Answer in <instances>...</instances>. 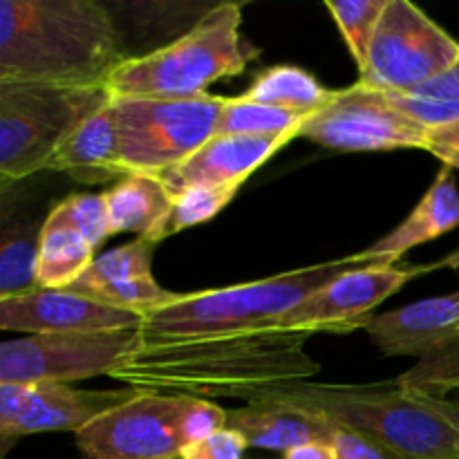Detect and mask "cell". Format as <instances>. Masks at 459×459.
<instances>
[{
    "mask_svg": "<svg viewBox=\"0 0 459 459\" xmlns=\"http://www.w3.org/2000/svg\"><path fill=\"white\" fill-rule=\"evenodd\" d=\"M309 332L260 327L231 334L142 343L112 375L128 388L195 399H245L264 388L307 381L321 363L305 350Z\"/></svg>",
    "mask_w": 459,
    "mask_h": 459,
    "instance_id": "obj_1",
    "label": "cell"
},
{
    "mask_svg": "<svg viewBox=\"0 0 459 459\" xmlns=\"http://www.w3.org/2000/svg\"><path fill=\"white\" fill-rule=\"evenodd\" d=\"M126 58L115 21L94 0L0 3V83L108 88Z\"/></svg>",
    "mask_w": 459,
    "mask_h": 459,
    "instance_id": "obj_2",
    "label": "cell"
},
{
    "mask_svg": "<svg viewBox=\"0 0 459 459\" xmlns=\"http://www.w3.org/2000/svg\"><path fill=\"white\" fill-rule=\"evenodd\" d=\"M251 402L285 403L325 417L372 439L394 459H459L457 426L399 379L370 385L296 381L260 390Z\"/></svg>",
    "mask_w": 459,
    "mask_h": 459,
    "instance_id": "obj_3",
    "label": "cell"
},
{
    "mask_svg": "<svg viewBox=\"0 0 459 459\" xmlns=\"http://www.w3.org/2000/svg\"><path fill=\"white\" fill-rule=\"evenodd\" d=\"M242 7L222 3L202 13L178 40L142 56H128L108 81L115 99H197L211 83L242 74L258 49L240 34Z\"/></svg>",
    "mask_w": 459,
    "mask_h": 459,
    "instance_id": "obj_4",
    "label": "cell"
},
{
    "mask_svg": "<svg viewBox=\"0 0 459 459\" xmlns=\"http://www.w3.org/2000/svg\"><path fill=\"white\" fill-rule=\"evenodd\" d=\"M352 267H357L352 258L332 260L264 281L179 296L175 303L142 318V341L160 343L276 327L296 305Z\"/></svg>",
    "mask_w": 459,
    "mask_h": 459,
    "instance_id": "obj_5",
    "label": "cell"
},
{
    "mask_svg": "<svg viewBox=\"0 0 459 459\" xmlns=\"http://www.w3.org/2000/svg\"><path fill=\"white\" fill-rule=\"evenodd\" d=\"M110 101L108 88L0 83V179L4 186L48 170L76 130Z\"/></svg>",
    "mask_w": 459,
    "mask_h": 459,
    "instance_id": "obj_6",
    "label": "cell"
},
{
    "mask_svg": "<svg viewBox=\"0 0 459 459\" xmlns=\"http://www.w3.org/2000/svg\"><path fill=\"white\" fill-rule=\"evenodd\" d=\"M227 97L115 99L119 164L126 175H155L173 169L215 137Z\"/></svg>",
    "mask_w": 459,
    "mask_h": 459,
    "instance_id": "obj_7",
    "label": "cell"
},
{
    "mask_svg": "<svg viewBox=\"0 0 459 459\" xmlns=\"http://www.w3.org/2000/svg\"><path fill=\"white\" fill-rule=\"evenodd\" d=\"M459 61V43L411 0H388L359 83L411 94Z\"/></svg>",
    "mask_w": 459,
    "mask_h": 459,
    "instance_id": "obj_8",
    "label": "cell"
},
{
    "mask_svg": "<svg viewBox=\"0 0 459 459\" xmlns=\"http://www.w3.org/2000/svg\"><path fill=\"white\" fill-rule=\"evenodd\" d=\"M139 327L36 334L0 345V384H74L112 377L139 348Z\"/></svg>",
    "mask_w": 459,
    "mask_h": 459,
    "instance_id": "obj_9",
    "label": "cell"
},
{
    "mask_svg": "<svg viewBox=\"0 0 459 459\" xmlns=\"http://www.w3.org/2000/svg\"><path fill=\"white\" fill-rule=\"evenodd\" d=\"M430 128L403 115L385 92L354 83L336 90L334 99L309 117L299 137L312 139L332 151H399L424 148Z\"/></svg>",
    "mask_w": 459,
    "mask_h": 459,
    "instance_id": "obj_10",
    "label": "cell"
},
{
    "mask_svg": "<svg viewBox=\"0 0 459 459\" xmlns=\"http://www.w3.org/2000/svg\"><path fill=\"white\" fill-rule=\"evenodd\" d=\"M188 397L139 390L134 399L76 433L83 459H179L186 439L182 415Z\"/></svg>",
    "mask_w": 459,
    "mask_h": 459,
    "instance_id": "obj_11",
    "label": "cell"
},
{
    "mask_svg": "<svg viewBox=\"0 0 459 459\" xmlns=\"http://www.w3.org/2000/svg\"><path fill=\"white\" fill-rule=\"evenodd\" d=\"M139 394L137 388L90 393L70 384H0L3 446L27 435L81 433Z\"/></svg>",
    "mask_w": 459,
    "mask_h": 459,
    "instance_id": "obj_12",
    "label": "cell"
},
{
    "mask_svg": "<svg viewBox=\"0 0 459 459\" xmlns=\"http://www.w3.org/2000/svg\"><path fill=\"white\" fill-rule=\"evenodd\" d=\"M426 269H402L397 264H363L352 267L327 282L323 290L287 312L276 327L300 332H352L366 327L370 312L397 294L406 282Z\"/></svg>",
    "mask_w": 459,
    "mask_h": 459,
    "instance_id": "obj_13",
    "label": "cell"
},
{
    "mask_svg": "<svg viewBox=\"0 0 459 459\" xmlns=\"http://www.w3.org/2000/svg\"><path fill=\"white\" fill-rule=\"evenodd\" d=\"M142 316L108 307L67 290H36L0 299V327L22 334H76V332L130 330Z\"/></svg>",
    "mask_w": 459,
    "mask_h": 459,
    "instance_id": "obj_14",
    "label": "cell"
},
{
    "mask_svg": "<svg viewBox=\"0 0 459 459\" xmlns=\"http://www.w3.org/2000/svg\"><path fill=\"white\" fill-rule=\"evenodd\" d=\"M363 330L388 357H439L459 348V291L370 316Z\"/></svg>",
    "mask_w": 459,
    "mask_h": 459,
    "instance_id": "obj_15",
    "label": "cell"
},
{
    "mask_svg": "<svg viewBox=\"0 0 459 459\" xmlns=\"http://www.w3.org/2000/svg\"><path fill=\"white\" fill-rule=\"evenodd\" d=\"M294 137L215 134L191 157L155 175L173 197L195 186H242L251 173Z\"/></svg>",
    "mask_w": 459,
    "mask_h": 459,
    "instance_id": "obj_16",
    "label": "cell"
},
{
    "mask_svg": "<svg viewBox=\"0 0 459 459\" xmlns=\"http://www.w3.org/2000/svg\"><path fill=\"white\" fill-rule=\"evenodd\" d=\"M459 227V188L453 169L444 166L433 186L426 191L420 204L394 231L377 240L368 249L350 255L357 267L363 264H394L406 251L437 240L444 233Z\"/></svg>",
    "mask_w": 459,
    "mask_h": 459,
    "instance_id": "obj_17",
    "label": "cell"
},
{
    "mask_svg": "<svg viewBox=\"0 0 459 459\" xmlns=\"http://www.w3.org/2000/svg\"><path fill=\"white\" fill-rule=\"evenodd\" d=\"M227 429L238 430L249 446L285 455L305 444L330 442L334 424L325 417L285 403L251 402L236 411H227Z\"/></svg>",
    "mask_w": 459,
    "mask_h": 459,
    "instance_id": "obj_18",
    "label": "cell"
},
{
    "mask_svg": "<svg viewBox=\"0 0 459 459\" xmlns=\"http://www.w3.org/2000/svg\"><path fill=\"white\" fill-rule=\"evenodd\" d=\"M48 170L72 175L81 184H101L110 178H128L119 164V137L112 101L76 130L74 137L49 161Z\"/></svg>",
    "mask_w": 459,
    "mask_h": 459,
    "instance_id": "obj_19",
    "label": "cell"
},
{
    "mask_svg": "<svg viewBox=\"0 0 459 459\" xmlns=\"http://www.w3.org/2000/svg\"><path fill=\"white\" fill-rule=\"evenodd\" d=\"M103 195L108 204L110 236L130 231L152 245L164 240L173 195L160 179L151 175H128Z\"/></svg>",
    "mask_w": 459,
    "mask_h": 459,
    "instance_id": "obj_20",
    "label": "cell"
},
{
    "mask_svg": "<svg viewBox=\"0 0 459 459\" xmlns=\"http://www.w3.org/2000/svg\"><path fill=\"white\" fill-rule=\"evenodd\" d=\"M336 90L318 83L314 74L296 65H273L255 76L251 88L242 97L263 106L281 108L294 115L314 117L327 108Z\"/></svg>",
    "mask_w": 459,
    "mask_h": 459,
    "instance_id": "obj_21",
    "label": "cell"
},
{
    "mask_svg": "<svg viewBox=\"0 0 459 459\" xmlns=\"http://www.w3.org/2000/svg\"><path fill=\"white\" fill-rule=\"evenodd\" d=\"M94 260V247L79 233L40 227L36 285L40 290H70Z\"/></svg>",
    "mask_w": 459,
    "mask_h": 459,
    "instance_id": "obj_22",
    "label": "cell"
},
{
    "mask_svg": "<svg viewBox=\"0 0 459 459\" xmlns=\"http://www.w3.org/2000/svg\"><path fill=\"white\" fill-rule=\"evenodd\" d=\"M309 117L281 108L263 106L245 97L227 99L215 134H251V137H299Z\"/></svg>",
    "mask_w": 459,
    "mask_h": 459,
    "instance_id": "obj_23",
    "label": "cell"
},
{
    "mask_svg": "<svg viewBox=\"0 0 459 459\" xmlns=\"http://www.w3.org/2000/svg\"><path fill=\"white\" fill-rule=\"evenodd\" d=\"M393 101L403 115L430 130L455 124L459 121V61L415 92L394 94Z\"/></svg>",
    "mask_w": 459,
    "mask_h": 459,
    "instance_id": "obj_24",
    "label": "cell"
},
{
    "mask_svg": "<svg viewBox=\"0 0 459 459\" xmlns=\"http://www.w3.org/2000/svg\"><path fill=\"white\" fill-rule=\"evenodd\" d=\"M40 229H4L0 245V299L27 294L36 290Z\"/></svg>",
    "mask_w": 459,
    "mask_h": 459,
    "instance_id": "obj_25",
    "label": "cell"
},
{
    "mask_svg": "<svg viewBox=\"0 0 459 459\" xmlns=\"http://www.w3.org/2000/svg\"><path fill=\"white\" fill-rule=\"evenodd\" d=\"M74 294L97 300V303L108 305V307L137 314V316L142 318L148 316V314L157 312V309L166 307V305L175 303V300L179 299V294H173V291L157 285V281L152 276L88 287V290L74 291Z\"/></svg>",
    "mask_w": 459,
    "mask_h": 459,
    "instance_id": "obj_26",
    "label": "cell"
},
{
    "mask_svg": "<svg viewBox=\"0 0 459 459\" xmlns=\"http://www.w3.org/2000/svg\"><path fill=\"white\" fill-rule=\"evenodd\" d=\"M152 242L137 240L126 242V245L117 247V249L108 251V254L99 255L92 263V267L70 287V291L88 290V287L108 285V282H121L133 281V278H146L152 276L151 263H152Z\"/></svg>",
    "mask_w": 459,
    "mask_h": 459,
    "instance_id": "obj_27",
    "label": "cell"
},
{
    "mask_svg": "<svg viewBox=\"0 0 459 459\" xmlns=\"http://www.w3.org/2000/svg\"><path fill=\"white\" fill-rule=\"evenodd\" d=\"M388 0H325L327 12L334 18L359 72L363 70L370 52L379 18Z\"/></svg>",
    "mask_w": 459,
    "mask_h": 459,
    "instance_id": "obj_28",
    "label": "cell"
},
{
    "mask_svg": "<svg viewBox=\"0 0 459 459\" xmlns=\"http://www.w3.org/2000/svg\"><path fill=\"white\" fill-rule=\"evenodd\" d=\"M45 229H70L97 249L106 238H110L106 195L76 193L54 206L43 222Z\"/></svg>",
    "mask_w": 459,
    "mask_h": 459,
    "instance_id": "obj_29",
    "label": "cell"
},
{
    "mask_svg": "<svg viewBox=\"0 0 459 459\" xmlns=\"http://www.w3.org/2000/svg\"><path fill=\"white\" fill-rule=\"evenodd\" d=\"M238 191L240 186H195L179 193L178 197H173L164 238L213 220L238 195Z\"/></svg>",
    "mask_w": 459,
    "mask_h": 459,
    "instance_id": "obj_30",
    "label": "cell"
},
{
    "mask_svg": "<svg viewBox=\"0 0 459 459\" xmlns=\"http://www.w3.org/2000/svg\"><path fill=\"white\" fill-rule=\"evenodd\" d=\"M249 442L238 430L222 429L202 442L191 444L182 453V459H242Z\"/></svg>",
    "mask_w": 459,
    "mask_h": 459,
    "instance_id": "obj_31",
    "label": "cell"
},
{
    "mask_svg": "<svg viewBox=\"0 0 459 459\" xmlns=\"http://www.w3.org/2000/svg\"><path fill=\"white\" fill-rule=\"evenodd\" d=\"M334 424V421H332ZM330 444L334 448L339 459H394L388 451L375 444L372 439L363 437V435L354 433V430L343 429V426L334 424L330 435Z\"/></svg>",
    "mask_w": 459,
    "mask_h": 459,
    "instance_id": "obj_32",
    "label": "cell"
},
{
    "mask_svg": "<svg viewBox=\"0 0 459 459\" xmlns=\"http://www.w3.org/2000/svg\"><path fill=\"white\" fill-rule=\"evenodd\" d=\"M426 151L442 160L448 169H459V121L430 130Z\"/></svg>",
    "mask_w": 459,
    "mask_h": 459,
    "instance_id": "obj_33",
    "label": "cell"
},
{
    "mask_svg": "<svg viewBox=\"0 0 459 459\" xmlns=\"http://www.w3.org/2000/svg\"><path fill=\"white\" fill-rule=\"evenodd\" d=\"M282 459H339L336 457L334 448L330 446L327 442H312V444H305V446L299 448H291L287 451Z\"/></svg>",
    "mask_w": 459,
    "mask_h": 459,
    "instance_id": "obj_34",
    "label": "cell"
},
{
    "mask_svg": "<svg viewBox=\"0 0 459 459\" xmlns=\"http://www.w3.org/2000/svg\"><path fill=\"white\" fill-rule=\"evenodd\" d=\"M412 390H415V388H412ZM417 393H421V390H417ZM421 394L429 399V403L435 408V411L442 412L446 420H451V421H455V424H459V402H446L444 397H433V394H426V393H421Z\"/></svg>",
    "mask_w": 459,
    "mask_h": 459,
    "instance_id": "obj_35",
    "label": "cell"
},
{
    "mask_svg": "<svg viewBox=\"0 0 459 459\" xmlns=\"http://www.w3.org/2000/svg\"><path fill=\"white\" fill-rule=\"evenodd\" d=\"M437 267L453 269V272H457V273H459V251H455V254H453V255H448V258L439 260V263H435L433 267H430V272H433V269H437Z\"/></svg>",
    "mask_w": 459,
    "mask_h": 459,
    "instance_id": "obj_36",
    "label": "cell"
},
{
    "mask_svg": "<svg viewBox=\"0 0 459 459\" xmlns=\"http://www.w3.org/2000/svg\"><path fill=\"white\" fill-rule=\"evenodd\" d=\"M448 421H451V420H448ZM453 424H455V421H453ZM457 426V429H459V424H455Z\"/></svg>",
    "mask_w": 459,
    "mask_h": 459,
    "instance_id": "obj_37",
    "label": "cell"
},
{
    "mask_svg": "<svg viewBox=\"0 0 459 459\" xmlns=\"http://www.w3.org/2000/svg\"><path fill=\"white\" fill-rule=\"evenodd\" d=\"M179 459H182V457H179Z\"/></svg>",
    "mask_w": 459,
    "mask_h": 459,
    "instance_id": "obj_38",
    "label": "cell"
}]
</instances>
